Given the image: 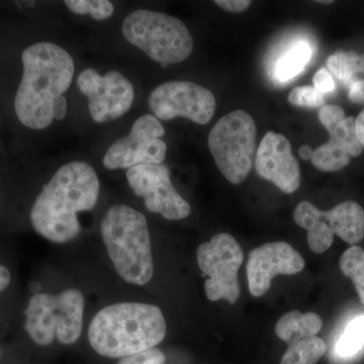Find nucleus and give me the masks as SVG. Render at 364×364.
Wrapping results in <instances>:
<instances>
[{
  "label": "nucleus",
  "mask_w": 364,
  "mask_h": 364,
  "mask_svg": "<svg viewBox=\"0 0 364 364\" xmlns=\"http://www.w3.org/2000/svg\"><path fill=\"white\" fill-rule=\"evenodd\" d=\"M148 102L158 119L167 121L182 117L198 124H208L217 107L212 91L188 81H169L157 86Z\"/></svg>",
  "instance_id": "10"
},
{
  "label": "nucleus",
  "mask_w": 364,
  "mask_h": 364,
  "mask_svg": "<svg viewBox=\"0 0 364 364\" xmlns=\"http://www.w3.org/2000/svg\"><path fill=\"white\" fill-rule=\"evenodd\" d=\"M85 304L78 289L35 294L25 311L26 331L42 346L51 344L55 338L62 344L74 343L82 331Z\"/></svg>",
  "instance_id": "6"
},
{
  "label": "nucleus",
  "mask_w": 364,
  "mask_h": 364,
  "mask_svg": "<svg viewBox=\"0 0 364 364\" xmlns=\"http://www.w3.org/2000/svg\"><path fill=\"white\" fill-rule=\"evenodd\" d=\"M100 181L87 163L74 161L60 167L43 188L31 210L35 231L47 240L63 244L81 231L77 214L97 203Z\"/></svg>",
  "instance_id": "2"
},
{
  "label": "nucleus",
  "mask_w": 364,
  "mask_h": 364,
  "mask_svg": "<svg viewBox=\"0 0 364 364\" xmlns=\"http://www.w3.org/2000/svg\"><path fill=\"white\" fill-rule=\"evenodd\" d=\"M318 4H332V1H317Z\"/></svg>",
  "instance_id": "33"
},
{
  "label": "nucleus",
  "mask_w": 364,
  "mask_h": 364,
  "mask_svg": "<svg viewBox=\"0 0 364 364\" xmlns=\"http://www.w3.org/2000/svg\"><path fill=\"white\" fill-rule=\"evenodd\" d=\"M166 322L156 306L121 303L105 306L88 330L91 347L100 355L124 358L154 348L166 335Z\"/></svg>",
  "instance_id": "3"
},
{
  "label": "nucleus",
  "mask_w": 364,
  "mask_h": 364,
  "mask_svg": "<svg viewBox=\"0 0 364 364\" xmlns=\"http://www.w3.org/2000/svg\"><path fill=\"white\" fill-rule=\"evenodd\" d=\"M287 344L280 364H317L327 350L325 342L317 336L296 337Z\"/></svg>",
  "instance_id": "20"
},
{
  "label": "nucleus",
  "mask_w": 364,
  "mask_h": 364,
  "mask_svg": "<svg viewBox=\"0 0 364 364\" xmlns=\"http://www.w3.org/2000/svg\"><path fill=\"white\" fill-rule=\"evenodd\" d=\"M81 92L88 98V109L93 121L105 123L123 117L135 97L130 81L117 71L100 75L92 68L81 72L77 78Z\"/></svg>",
  "instance_id": "11"
},
{
  "label": "nucleus",
  "mask_w": 364,
  "mask_h": 364,
  "mask_svg": "<svg viewBox=\"0 0 364 364\" xmlns=\"http://www.w3.org/2000/svg\"><path fill=\"white\" fill-rule=\"evenodd\" d=\"M340 268L353 282L356 293L364 306V250L359 246L347 249L340 257Z\"/></svg>",
  "instance_id": "22"
},
{
  "label": "nucleus",
  "mask_w": 364,
  "mask_h": 364,
  "mask_svg": "<svg viewBox=\"0 0 364 364\" xmlns=\"http://www.w3.org/2000/svg\"><path fill=\"white\" fill-rule=\"evenodd\" d=\"M129 186L144 198L146 208L167 220H182L191 214V205L174 188L166 165L145 164L127 172Z\"/></svg>",
  "instance_id": "12"
},
{
  "label": "nucleus",
  "mask_w": 364,
  "mask_h": 364,
  "mask_svg": "<svg viewBox=\"0 0 364 364\" xmlns=\"http://www.w3.org/2000/svg\"><path fill=\"white\" fill-rule=\"evenodd\" d=\"M257 128L247 112L236 109L222 117L208 134V148L228 181L240 184L252 168Z\"/></svg>",
  "instance_id": "7"
},
{
  "label": "nucleus",
  "mask_w": 364,
  "mask_h": 364,
  "mask_svg": "<svg viewBox=\"0 0 364 364\" xmlns=\"http://www.w3.org/2000/svg\"><path fill=\"white\" fill-rule=\"evenodd\" d=\"M322 215L333 234L346 243L354 245L364 238V210L359 203L347 200L331 210H322Z\"/></svg>",
  "instance_id": "16"
},
{
  "label": "nucleus",
  "mask_w": 364,
  "mask_h": 364,
  "mask_svg": "<svg viewBox=\"0 0 364 364\" xmlns=\"http://www.w3.org/2000/svg\"><path fill=\"white\" fill-rule=\"evenodd\" d=\"M294 220L308 232L309 247L314 253H324L331 247L334 234L322 215V210L309 202L299 203L294 212Z\"/></svg>",
  "instance_id": "17"
},
{
  "label": "nucleus",
  "mask_w": 364,
  "mask_h": 364,
  "mask_svg": "<svg viewBox=\"0 0 364 364\" xmlns=\"http://www.w3.org/2000/svg\"><path fill=\"white\" fill-rule=\"evenodd\" d=\"M348 90V97L351 102H356V104L364 102V80L355 81L349 86Z\"/></svg>",
  "instance_id": "29"
},
{
  "label": "nucleus",
  "mask_w": 364,
  "mask_h": 364,
  "mask_svg": "<svg viewBox=\"0 0 364 364\" xmlns=\"http://www.w3.org/2000/svg\"><path fill=\"white\" fill-rule=\"evenodd\" d=\"M165 130L156 117L145 114L136 119L128 136L112 144L104 157L105 168H132L145 164H162L167 145Z\"/></svg>",
  "instance_id": "9"
},
{
  "label": "nucleus",
  "mask_w": 364,
  "mask_h": 364,
  "mask_svg": "<svg viewBox=\"0 0 364 364\" xmlns=\"http://www.w3.org/2000/svg\"><path fill=\"white\" fill-rule=\"evenodd\" d=\"M313 50L306 42L291 46L274 66V76L280 82H287L299 75L312 58Z\"/></svg>",
  "instance_id": "19"
},
{
  "label": "nucleus",
  "mask_w": 364,
  "mask_h": 364,
  "mask_svg": "<svg viewBox=\"0 0 364 364\" xmlns=\"http://www.w3.org/2000/svg\"><path fill=\"white\" fill-rule=\"evenodd\" d=\"M304 267L303 256L286 242H272L253 249L247 263L249 291L260 298L269 291L273 277L296 274Z\"/></svg>",
  "instance_id": "14"
},
{
  "label": "nucleus",
  "mask_w": 364,
  "mask_h": 364,
  "mask_svg": "<svg viewBox=\"0 0 364 364\" xmlns=\"http://www.w3.org/2000/svg\"><path fill=\"white\" fill-rule=\"evenodd\" d=\"M165 355L163 352L156 348L148 349V350L127 356L117 364H164Z\"/></svg>",
  "instance_id": "26"
},
{
  "label": "nucleus",
  "mask_w": 364,
  "mask_h": 364,
  "mask_svg": "<svg viewBox=\"0 0 364 364\" xmlns=\"http://www.w3.org/2000/svg\"><path fill=\"white\" fill-rule=\"evenodd\" d=\"M23 77L14 98L16 116L33 130L48 128L66 117L64 93L70 87L74 62L66 50L52 43H37L21 54Z\"/></svg>",
  "instance_id": "1"
},
{
  "label": "nucleus",
  "mask_w": 364,
  "mask_h": 364,
  "mask_svg": "<svg viewBox=\"0 0 364 364\" xmlns=\"http://www.w3.org/2000/svg\"><path fill=\"white\" fill-rule=\"evenodd\" d=\"M327 67L347 87L355 81L364 80V55L336 52L327 59Z\"/></svg>",
  "instance_id": "21"
},
{
  "label": "nucleus",
  "mask_w": 364,
  "mask_h": 364,
  "mask_svg": "<svg viewBox=\"0 0 364 364\" xmlns=\"http://www.w3.org/2000/svg\"><path fill=\"white\" fill-rule=\"evenodd\" d=\"M318 119L330 139L314 150L311 161L321 171H339L349 164L350 157H358L363 151L356 136L355 117H346L342 107L329 105L318 111Z\"/></svg>",
  "instance_id": "13"
},
{
  "label": "nucleus",
  "mask_w": 364,
  "mask_h": 364,
  "mask_svg": "<svg viewBox=\"0 0 364 364\" xmlns=\"http://www.w3.org/2000/svg\"><path fill=\"white\" fill-rule=\"evenodd\" d=\"M124 39L145 52L163 68L191 56L193 40L178 18L157 11L138 9L124 18Z\"/></svg>",
  "instance_id": "5"
},
{
  "label": "nucleus",
  "mask_w": 364,
  "mask_h": 364,
  "mask_svg": "<svg viewBox=\"0 0 364 364\" xmlns=\"http://www.w3.org/2000/svg\"><path fill=\"white\" fill-rule=\"evenodd\" d=\"M314 150L310 146L303 145L299 150V157L303 160H311L313 157Z\"/></svg>",
  "instance_id": "32"
},
{
  "label": "nucleus",
  "mask_w": 364,
  "mask_h": 364,
  "mask_svg": "<svg viewBox=\"0 0 364 364\" xmlns=\"http://www.w3.org/2000/svg\"><path fill=\"white\" fill-rule=\"evenodd\" d=\"M11 282V273L6 267L0 265V293L9 287Z\"/></svg>",
  "instance_id": "31"
},
{
  "label": "nucleus",
  "mask_w": 364,
  "mask_h": 364,
  "mask_svg": "<svg viewBox=\"0 0 364 364\" xmlns=\"http://www.w3.org/2000/svg\"><path fill=\"white\" fill-rule=\"evenodd\" d=\"M64 4L72 13L90 14L97 21L107 20L114 14V6L109 0H66Z\"/></svg>",
  "instance_id": "24"
},
{
  "label": "nucleus",
  "mask_w": 364,
  "mask_h": 364,
  "mask_svg": "<svg viewBox=\"0 0 364 364\" xmlns=\"http://www.w3.org/2000/svg\"><path fill=\"white\" fill-rule=\"evenodd\" d=\"M258 176L272 182L282 193L291 195L301 186V169L291 153L289 141L282 134L268 132L256 152Z\"/></svg>",
  "instance_id": "15"
},
{
  "label": "nucleus",
  "mask_w": 364,
  "mask_h": 364,
  "mask_svg": "<svg viewBox=\"0 0 364 364\" xmlns=\"http://www.w3.org/2000/svg\"><path fill=\"white\" fill-rule=\"evenodd\" d=\"M313 83L314 87L322 95L332 92L335 90L334 79H333L331 73L326 68L318 69L317 73L314 76Z\"/></svg>",
  "instance_id": "27"
},
{
  "label": "nucleus",
  "mask_w": 364,
  "mask_h": 364,
  "mask_svg": "<svg viewBox=\"0 0 364 364\" xmlns=\"http://www.w3.org/2000/svg\"><path fill=\"white\" fill-rule=\"evenodd\" d=\"M215 4L231 13H243L251 6L249 0H215Z\"/></svg>",
  "instance_id": "28"
},
{
  "label": "nucleus",
  "mask_w": 364,
  "mask_h": 364,
  "mask_svg": "<svg viewBox=\"0 0 364 364\" xmlns=\"http://www.w3.org/2000/svg\"><path fill=\"white\" fill-rule=\"evenodd\" d=\"M364 345V316L352 320L336 345L340 358H350L358 353Z\"/></svg>",
  "instance_id": "23"
},
{
  "label": "nucleus",
  "mask_w": 364,
  "mask_h": 364,
  "mask_svg": "<svg viewBox=\"0 0 364 364\" xmlns=\"http://www.w3.org/2000/svg\"><path fill=\"white\" fill-rule=\"evenodd\" d=\"M323 321L315 313L303 314L293 311L284 314L275 325V334L284 342L296 337L317 336L322 329Z\"/></svg>",
  "instance_id": "18"
},
{
  "label": "nucleus",
  "mask_w": 364,
  "mask_h": 364,
  "mask_svg": "<svg viewBox=\"0 0 364 364\" xmlns=\"http://www.w3.org/2000/svg\"><path fill=\"white\" fill-rule=\"evenodd\" d=\"M100 230L119 277L136 286L148 284L154 273V265L145 215L129 205H112L105 214Z\"/></svg>",
  "instance_id": "4"
},
{
  "label": "nucleus",
  "mask_w": 364,
  "mask_h": 364,
  "mask_svg": "<svg viewBox=\"0 0 364 364\" xmlns=\"http://www.w3.org/2000/svg\"><path fill=\"white\" fill-rule=\"evenodd\" d=\"M355 132L359 142L364 148V109L355 119Z\"/></svg>",
  "instance_id": "30"
},
{
  "label": "nucleus",
  "mask_w": 364,
  "mask_h": 364,
  "mask_svg": "<svg viewBox=\"0 0 364 364\" xmlns=\"http://www.w3.org/2000/svg\"><path fill=\"white\" fill-rule=\"evenodd\" d=\"M198 264L203 275L207 298L212 301H229L231 305L240 296L238 272L243 263L241 246L232 235L219 233L205 242L196 253Z\"/></svg>",
  "instance_id": "8"
},
{
  "label": "nucleus",
  "mask_w": 364,
  "mask_h": 364,
  "mask_svg": "<svg viewBox=\"0 0 364 364\" xmlns=\"http://www.w3.org/2000/svg\"><path fill=\"white\" fill-rule=\"evenodd\" d=\"M289 102L296 107L316 109L324 104V95L318 92L314 86H298L289 93Z\"/></svg>",
  "instance_id": "25"
}]
</instances>
